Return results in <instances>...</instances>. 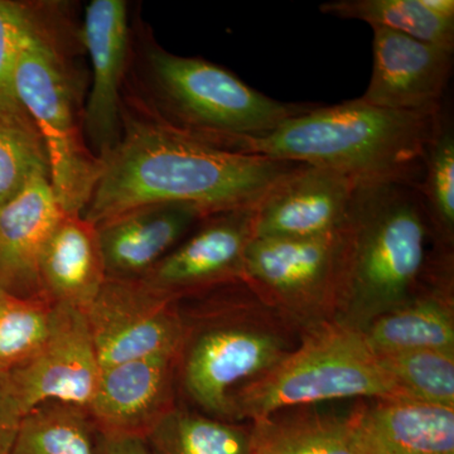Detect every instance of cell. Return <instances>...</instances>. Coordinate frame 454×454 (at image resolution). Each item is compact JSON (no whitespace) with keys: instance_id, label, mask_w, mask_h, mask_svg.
<instances>
[{"instance_id":"6da1fadb","label":"cell","mask_w":454,"mask_h":454,"mask_svg":"<svg viewBox=\"0 0 454 454\" xmlns=\"http://www.w3.org/2000/svg\"><path fill=\"white\" fill-rule=\"evenodd\" d=\"M298 166L221 148L167 124L142 98H122L121 139L101 160L82 217L98 225L155 203H186L206 215L255 208Z\"/></svg>"},{"instance_id":"7a4b0ae2","label":"cell","mask_w":454,"mask_h":454,"mask_svg":"<svg viewBox=\"0 0 454 454\" xmlns=\"http://www.w3.org/2000/svg\"><path fill=\"white\" fill-rule=\"evenodd\" d=\"M441 113L382 109L356 98L309 107L262 136L215 145L238 153L339 170L360 184L419 186L424 154Z\"/></svg>"},{"instance_id":"3957f363","label":"cell","mask_w":454,"mask_h":454,"mask_svg":"<svg viewBox=\"0 0 454 454\" xmlns=\"http://www.w3.org/2000/svg\"><path fill=\"white\" fill-rule=\"evenodd\" d=\"M428 227L418 184H358L343 226L340 321L361 330L413 298L426 268Z\"/></svg>"},{"instance_id":"277c9868","label":"cell","mask_w":454,"mask_h":454,"mask_svg":"<svg viewBox=\"0 0 454 454\" xmlns=\"http://www.w3.org/2000/svg\"><path fill=\"white\" fill-rule=\"evenodd\" d=\"M53 5H33L31 28L18 55L14 88L40 133L50 160V182L68 215H82L101 172L83 133L82 82Z\"/></svg>"},{"instance_id":"5b68a950","label":"cell","mask_w":454,"mask_h":454,"mask_svg":"<svg viewBox=\"0 0 454 454\" xmlns=\"http://www.w3.org/2000/svg\"><path fill=\"white\" fill-rule=\"evenodd\" d=\"M363 397L405 399L363 330L340 319L315 325L300 348L232 396V422H253L294 406Z\"/></svg>"},{"instance_id":"8992f818","label":"cell","mask_w":454,"mask_h":454,"mask_svg":"<svg viewBox=\"0 0 454 454\" xmlns=\"http://www.w3.org/2000/svg\"><path fill=\"white\" fill-rule=\"evenodd\" d=\"M146 106L176 129L206 140L253 138L313 106L274 100L199 57L146 49Z\"/></svg>"},{"instance_id":"52a82bcc","label":"cell","mask_w":454,"mask_h":454,"mask_svg":"<svg viewBox=\"0 0 454 454\" xmlns=\"http://www.w3.org/2000/svg\"><path fill=\"white\" fill-rule=\"evenodd\" d=\"M343 227L316 238H253L243 283L267 303L298 317L340 309Z\"/></svg>"},{"instance_id":"ba28073f","label":"cell","mask_w":454,"mask_h":454,"mask_svg":"<svg viewBox=\"0 0 454 454\" xmlns=\"http://www.w3.org/2000/svg\"><path fill=\"white\" fill-rule=\"evenodd\" d=\"M177 301L143 280L106 279L83 312L101 369L155 355L181 357L187 330Z\"/></svg>"},{"instance_id":"9c48e42d","label":"cell","mask_w":454,"mask_h":454,"mask_svg":"<svg viewBox=\"0 0 454 454\" xmlns=\"http://www.w3.org/2000/svg\"><path fill=\"white\" fill-rule=\"evenodd\" d=\"M289 351L276 333L262 325H212L184 342L178 363L182 385L210 417L232 422L236 391L269 372Z\"/></svg>"},{"instance_id":"30bf717a","label":"cell","mask_w":454,"mask_h":454,"mask_svg":"<svg viewBox=\"0 0 454 454\" xmlns=\"http://www.w3.org/2000/svg\"><path fill=\"white\" fill-rule=\"evenodd\" d=\"M101 370L85 313L55 304L49 339L8 378L26 414L50 402L88 411Z\"/></svg>"},{"instance_id":"8fae6325","label":"cell","mask_w":454,"mask_h":454,"mask_svg":"<svg viewBox=\"0 0 454 454\" xmlns=\"http://www.w3.org/2000/svg\"><path fill=\"white\" fill-rule=\"evenodd\" d=\"M254 208L208 215L139 280L177 300L190 293L243 282L245 252L254 238Z\"/></svg>"},{"instance_id":"7c38bea8","label":"cell","mask_w":454,"mask_h":454,"mask_svg":"<svg viewBox=\"0 0 454 454\" xmlns=\"http://www.w3.org/2000/svg\"><path fill=\"white\" fill-rule=\"evenodd\" d=\"M92 67L83 133L92 153L106 158L121 133L122 83L129 59L130 32L124 0H92L82 28Z\"/></svg>"},{"instance_id":"4fadbf2b","label":"cell","mask_w":454,"mask_h":454,"mask_svg":"<svg viewBox=\"0 0 454 454\" xmlns=\"http://www.w3.org/2000/svg\"><path fill=\"white\" fill-rule=\"evenodd\" d=\"M358 184L339 170L300 164L254 208V238H316L339 231Z\"/></svg>"},{"instance_id":"5bb4252c","label":"cell","mask_w":454,"mask_h":454,"mask_svg":"<svg viewBox=\"0 0 454 454\" xmlns=\"http://www.w3.org/2000/svg\"><path fill=\"white\" fill-rule=\"evenodd\" d=\"M372 74L361 100L399 112H439L450 83L453 52L372 27Z\"/></svg>"},{"instance_id":"9a60e30c","label":"cell","mask_w":454,"mask_h":454,"mask_svg":"<svg viewBox=\"0 0 454 454\" xmlns=\"http://www.w3.org/2000/svg\"><path fill=\"white\" fill-rule=\"evenodd\" d=\"M178 363L177 356L155 355L101 370L88 408L98 433L146 438L176 406Z\"/></svg>"},{"instance_id":"2e32d148","label":"cell","mask_w":454,"mask_h":454,"mask_svg":"<svg viewBox=\"0 0 454 454\" xmlns=\"http://www.w3.org/2000/svg\"><path fill=\"white\" fill-rule=\"evenodd\" d=\"M206 216L186 203H155L98 223L106 279H142Z\"/></svg>"},{"instance_id":"e0dca14e","label":"cell","mask_w":454,"mask_h":454,"mask_svg":"<svg viewBox=\"0 0 454 454\" xmlns=\"http://www.w3.org/2000/svg\"><path fill=\"white\" fill-rule=\"evenodd\" d=\"M65 215L47 176H35L16 197L0 205V291L46 298L38 273L41 252Z\"/></svg>"},{"instance_id":"ac0fdd59","label":"cell","mask_w":454,"mask_h":454,"mask_svg":"<svg viewBox=\"0 0 454 454\" xmlns=\"http://www.w3.org/2000/svg\"><path fill=\"white\" fill-rule=\"evenodd\" d=\"M345 419L358 454H454V409L372 400Z\"/></svg>"},{"instance_id":"d6986e66","label":"cell","mask_w":454,"mask_h":454,"mask_svg":"<svg viewBox=\"0 0 454 454\" xmlns=\"http://www.w3.org/2000/svg\"><path fill=\"white\" fill-rule=\"evenodd\" d=\"M38 273L47 300L85 312L106 282L97 226L65 215L43 245Z\"/></svg>"},{"instance_id":"ffe728a7","label":"cell","mask_w":454,"mask_h":454,"mask_svg":"<svg viewBox=\"0 0 454 454\" xmlns=\"http://www.w3.org/2000/svg\"><path fill=\"white\" fill-rule=\"evenodd\" d=\"M376 356L437 349L454 352V316L441 293L411 298L361 328Z\"/></svg>"},{"instance_id":"44dd1931","label":"cell","mask_w":454,"mask_h":454,"mask_svg":"<svg viewBox=\"0 0 454 454\" xmlns=\"http://www.w3.org/2000/svg\"><path fill=\"white\" fill-rule=\"evenodd\" d=\"M255 454H358L346 419L294 413L252 424Z\"/></svg>"},{"instance_id":"7402d4cb","label":"cell","mask_w":454,"mask_h":454,"mask_svg":"<svg viewBox=\"0 0 454 454\" xmlns=\"http://www.w3.org/2000/svg\"><path fill=\"white\" fill-rule=\"evenodd\" d=\"M155 454H255L252 427L172 409L146 435Z\"/></svg>"},{"instance_id":"603a6c76","label":"cell","mask_w":454,"mask_h":454,"mask_svg":"<svg viewBox=\"0 0 454 454\" xmlns=\"http://www.w3.org/2000/svg\"><path fill=\"white\" fill-rule=\"evenodd\" d=\"M9 454H100L98 430L86 409L43 403L23 417Z\"/></svg>"},{"instance_id":"cb8c5ba5","label":"cell","mask_w":454,"mask_h":454,"mask_svg":"<svg viewBox=\"0 0 454 454\" xmlns=\"http://www.w3.org/2000/svg\"><path fill=\"white\" fill-rule=\"evenodd\" d=\"M322 13L355 20L402 33L415 40L454 51V20L430 13L422 0H333L319 7Z\"/></svg>"},{"instance_id":"d4e9b609","label":"cell","mask_w":454,"mask_h":454,"mask_svg":"<svg viewBox=\"0 0 454 454\" xmlns=\"http://www.w3.org/2000/svg\"><path fill=\"white\" fill-rule=\"evenodd\" d=\"M55 304L0 291V372L23 365L49 339Z\"/></svg>"},{"instance_id":"484cf974","label":"cell","mask_w":454,"mask_h":454,"mask_svg":"<svg viewBox=\"0 0 454 454\" xmlns=\"http://www.w3.org/2000/svg\"><path fill=\"white\" fill-rule=\"evenodd\" d=\"M429 223L447 245L454 236V128L441 113L437 128L424 154L419 186Z\"/></svg>"},{"instance_id":"4316f807","label":"cell","mask_w":454,"mask_h":454,"mask_svg":"<svg viewBox=\"0 0 454 454\" xmlns=\"http://www.w3.org/2000/svg\"><path fill=\"white\" fill-rule=\"evenodd\" d=\"M378 358L405 399L454 409V352L423 349Z\"/></svg>"},{"instance_id":"83f0119b","label":"cell","mask_w":454,"mask_h":454,"mask_svg":"<svg viewBox=\"0 0 454 454\" xmlns=\"http://www.w3.org/2000/svg\"><path fill=\"white\" fill-rule=\"evenodd\" d=\"M35 176L50 177L46 146L35 128L0 121V205Z\"/></svg>"},{"instance_id":"f1b7e54d","label":"cell","mask_w":454,"mask_h":454,"mask_svg":"<svg viewBox=\"0 0 454 454\" xmlns=\"http://www.w3.org/2000/svg\"><path fill=\"white\" fill-rule=\"evenodd\" d=\"M32 20L33 5L0 0V121L35 128L14 88L18 55Z\"/></svg>"},{"instance_id":"f546056e","label":"cell","mask_w":454,"mask_h":454,"mask_svg":"<svg viewBox=\"0 0 454 454\" xmlns=\"http://www.w3.org/2000/svg\"><path fill=\"white\" fill-rule=\"evenodd\" d=\"M25 415L8 373L0 372V454L11 453Z\"/></svg>"},{"instance_id":"4dcf8cb0","label":"cell","mask_w":454,"mask_h":454,"mask_svg":"<svg viewBox=\"0 0 454 454\" xmlns=\"http://www.w3.org/2000/svg\"><path fill=\"white\" fill-rule=\"evenodd\" d=\"M100 454H155L145 438L98 433Z\"/></svg>"},{"instance_id":"1f68e13d","label":"cell","mask_w":454,"mask_h":454,"mask_svg":"<svg viewBox=\"0 0 454 454\" xmlns=\"http://www.w3.org/2000/svg\"><path fill=\"white\" fill-rule=\"evenodd\" d=\"M422 4L434 16L447 20H454L453 0H422Z\"/></svg>"}]
</instances>
